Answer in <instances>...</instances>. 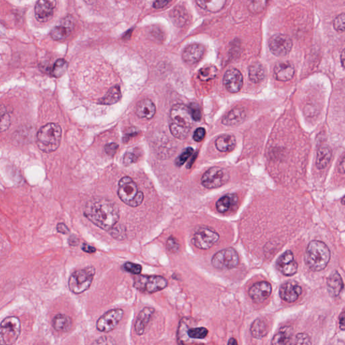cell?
<instances>
[{"label":"cell","instance_id":"6da1fadb","mask_svg":"<svg viewBox=\"0 0 345 345\" xmlns=\"http://www.w3.org/2000/svg\"><path fill=\"white\" fill-rule=\"evenodd\" d=\"M84 215L96 227L111 231L119 221V211L116 204L104 198H94L85 206Z\"/></svg>","mask_w":345,"mask_h":345},{"label":"cell","instance_id":"7a4b0ae2","mask_svg":"<svg viewBox=\"0 0 345 345\" xmlns=\"http://www.w3.org/2000/svg\"><path fill=\"white\" fill-rule=\"evenodd\" d=\"M192 126V117L188 107L176 104L170 111V129L172 135L179 140L187 137Z\"/></svg>","mask_w":345,"mask_h":345},{"label":"cell","instance_id":"3957f363","mask_svg":"<svg viewBox=\"0 0 345 345\" xmlns=\"http://www.w3.org/2000/svg\"><path fill=\"white\" fill-rule=\"evenodd\" d=\"M331 251L324 242L312 241L307 248L305 261L308 268L313 271L323 270L329 264Z\"/></svg>","mask_w":345,"mask_h":345},{"label":"cell","instance_id":"277c9868","mask_svg":"<svg viewBox=\"0 0 345 345\" xmlns=\"http://www.w3.org/2000/svg\"><path fill=\"white\" fill-rule=\"evenodd\" d=\"M62 135V130L60 125L55 123H49L41 127L38 131V147L44 153H53L60 147Z\"/></svg>","mask_w":345,"mask_h":345},{"label":"cell","instance_id":"5b68a950","mask_svg":"<svg viewBox=\"0 0 345 345\" xmlns=\"http://www.w3.org/2000/svg\"><path fill=\"white\" fill-rule=\"evenodd\" d=\"M117 194L119 199L131 207L141 205L144 200V194L137 183L130 177L121 178L119 182Z\"/></svg>","mask_w":345,"mask_h":345},{"label":"cell","instance_id":"8992f818","mask_svg":"<svg viewBox=\"0 0 345 345\" xmlns=\"http://www.w3.org/2000/svg\"><path fill=\"white\" fill-rule=\"evenodd\" d=\"M95 274V268L92 266L86 267L75 271L70 276L68 287L70 291L75 294L84 293L90 288Z\"/></svg>","mask_w":345,"mask_h":345},{"label":"cell","instance_id":"52a82bcc","mask_svg":"<svg viewBox=\"0 0 345 345\" xmlns=\"http://www.w3.org/2000/svg\"><path fill=\"white\" fill-rule=\"evenodd\" d=\"M21 331L20 320L15 316L7 317L0 324V345H12Z\"/></svg>","mask_w":345,"mask_h":345},{"label":"cell","instance_id":"ba28073f","mask_svg":"<svg viewBox=\"0 0 345 345\" xmlns=\"http://www.w3.org/2000/svg\"><path fill=\"white\" fill-rule=\"evenodd\" d=\"M168 280L161 276L137 275L134 278V287L145 293H154L168 287Z\"/></svg>","mask_w":345,"mask_h":345},{"label":"cell","instance_id":"9c48e42d","mask_svg":"<svg viewBox=\"0 0 345 345\" xmlns=\"http://www.w3.org/2000/svg\"><path fill=\"white\" fill-rule=\"evenodd\" d=\"M240 259L233 248H226L217 252L212 259V266L220 270H229L238 266Z\"/></svg>","mask_w":345,"mask_h":345},{"label":"cell","instance_id":"30bf717a","mask_svg":"<svg viewBox=\"0 0 345 345\" xmlns=\"http://www.w3.org/2000/svg\"><path fill=\"white\" fill-rule=\"evenodd\" d=\"M229 179V174L225 169L214 167L202 175V184L207 189H215L223 186Z\"/></svg>","mask_w":345,"mask_h":345},{"label":"cell","instance_id":"8fae6325","mask_svg":"<svg viewBox=\"0 0 345 345\" xmlns=\"http://www.w3.org/2000/svg\"><path fill=\"white\" fill-rule=\"evenodd\" d=\"M219 240V235L208 227H200L194 233L193 244L200 250H208Z\"/></svg>","mask_w":345,"mask_h":345},{"label":"cell","instance_id":"7c38bea8","mask_svg":"<svg viewBox=\"0 0 345 345\" xmlns=\"http://www.w3.org/2000/svg\"><path fill=\"white\" fill-rule=\"evenodd\" d=\"M121 309H113L100 316L96 322V329L101 333H109L118 325L124 316Z\"/></svg>","mask_w":345,"mask_h":345},{"label":"cell","instance_id":"4fadbf2b","mask_svg":"<svg viewBox=\"0 0 345 345\" xmlns=\"http://www.w3.org/2000/svg\"><path fill=\"white\" fill-rule=\"evenodd\" d=\"M293 41L291 38L284 34H275L269 41V48L271 53L277 57H285L291 52Z\"/></svg>","mask_w":345,"mask_h":345},{"label":"cell","instance_id":"5bb4252c","mask_svg":"<svg viewBox=\"0 0 345 345\" xmlns=\"http://www.w3.org/2000/svg\"><path fill=\"white\" fill-rule=\"evenodd\" d=\"M75 23L73 18L68 16L61 20L50 32V36L55 41H62L67 39L72 34Z\"/></svg>","mask_w":345,"mask_h":345},{"label":"cell","instance_id":"9a60e30c","mask_svg":"<svg viewBox=\"0 0 345 345\" xmlns=\"http://www.w3.org/2000/svg\"><path fill=\"white\" fill-rule=\"evenodd\" d=\"M223 84L227 90L231 93L238 92L244 85L242 74L236 68L227 70L223 77Z\"/></svg>","mask_w":345,"mask_h":345},{"label":"cell","instance_id":"2e32d148","mask_svg":"<svg viewBox=\"0 0 345 345\" xmlns=\"http://www.w3.org/2000/svg\"><path fill=\"white\" fill-rule=\"evenodd\" d=\"M276 266L282 274L288 276L296 274L298 268V264L291 251L286 252L280 256L276 263Z\"/></svg>","mask_w":345,"mask_h":345},{"label":"cell","instance_id":"e0dca14e","mask_svg":"<svg viewBox=\"0 0 345 345\" xmlns=\"http://www.w3.org/2000/svg\"><path fill=\"white\" fill-rule=\"evenodd\" d=\"M272 286L268 282H257L249 290V295L256 303H262L270 297Z\"/></svg>","mask_w":345,"mask_h":345},{"label":"cell","instance_id":"ac0fdd59","mask_svg":"<svg viewBox=\"0 0 345 345\" xmlns=\"http://www.w3.org/2000/svg\"><path fill=\"white\" fill-rule=\"evenodd\" d=\"M56 1L48 0H40L36 3L35 14L38 21L45 22L49 21L54 15Z\"/></svg>","mask_w":345,"mask_h":345},{"label":"cell","instance_id":"d6986e66","mask_svg":"<svg viewBox=\"0 0 345 345\" xmlns=\"http://www.w3.org/2000/svg\"><path fill=\"white\" fill-rule=\"evenodd\" d=\"M302 293V289L295 282H287L280 287L279 295L282 300L288 303L295 302Z\"/></svg>","mask_w":345,"mask_h":345},{"label":"cell","instance_id":"ffe728a7","mask_svg":"<svg viewBox=\"0 0 345 345\" xmlns=\"http://www.w3.org/2000/svg\"><path fill=\"white\" fill-rule=\"evenodd\" d=\"M205 53V47L200 44L188 45L183 51L182 58L185 63L189 65H194L202 60Z\"/></svg>","mask_w":345,"mask_h":345},{"label":"cell","instance_id":"44dd1931","mask_svg":"<svg viewBox=\"0 0 345 345\" xmlns=\"http://www.w3.org/2000/svg\"><path fill=\"white\" fill-rule=\"evenodd\" d=\"M295 68L290 62H281L276 64L274 69V78L278 81H289L295 75Z\"/></svg>","mask_w":345,"mask_h":345},{"label":"cell","instance_id":"7402d4cb","mask_svg":"<svg viewBox=\"0 0 345 345\" xmlns=\"http://www.w3.org/2000/svg\"><path fill=\"white\" fill-rule=\"evenodd\" d=\"M246 113L243 108H235L223 117L222 123L227 126H237L245 121Z\"/></svg>","mask_w":345,"mask_h":345},{"label":"cell","instance_id":"603a6c76","mask_svg":"<svg viewBox=\"0 0 345 345\" xmlns=\"http://www.w3.org/2000/svg\"><path fill=\"white\" fill-rule=\"evenodd\" d=\"M154 312V309L146 307L139 313L135 322V331L138 335L140 336L145 333L146 328Z\"/></svg>","mask_w":345,"mask_h":345},{"label":"cell","instance_id":"cb8c5ba5","mask_svg":"<svg viewBox=\"0 0 345 345\" xmlns=\"http://www.w3.org/2000/svg\"><path fill=\"white\" fill-rule=\"evenodd\" d=\"M293 329L290 326H285L279 329L273 337L271 345H292Z\"/></svg>","mask_w":345,"mask_h":345},{"label":"cell","instance_id":"d4e9b609","mask_svg":"<svg viewBox=\"0 0 345 345\" xmlns=\"http://www.w3.org/2000/svg\"><path fill=\"white\" fill-rule=\"evenodd\" d=\"M156 113V106L151 100H140L136 107V113L140 118L152 119Z\"/></svg>","mask_w":345,"mask_h":345},{"label":"cell","instance_id":"484cf974","mask_svg":"<svg viewBox=\"0 0 345 345\" xmlns=\"http://www.w3.org/2000/svg\"><path fill=\"white\" fill-rule=\"evenodd\" d=\"M328 291L333 297L340 295L344 288L342 278L338 272H334L327 280Z\"/></svg>","mask_w":345,"mask_h":345},{"label":"cell","instance_id":"4316f807","mask_svg":"<svg viewBox=\"0 0 345 345\" xmlns=\"http://www.w3.org/2000/svg\"><path fill=\"white\" fill-rule=\"evenodd\" d=\"M238 198L236 194H227L217 201L216 208L218 212L225 213L234 208L238 204Z\"/></svg>","mask_w":345,"mask_h":345},{"label":"cell","instance_id":"83f0119b","mask_svg":"<svg viewBox=\"0 0 345 345\" xmlns=\"http://www.w3.org/2000/svg\"><path fill=\"white\" fill-rule=\"evenodd\" d=\"M216 148L218 151L226 153L235 149L236 146V139L234 136L225 134L219 136L215 142Z\"/></svg>","mask_w":345,"mask_h":345},{"label":"cell","instance_id":"f1b7e54d","mask_svg":"<svg viewBox=\"0 0 345 345\" xmlns=\"http://www.w3.org/2000/svg\"><path fill=\"white\" fill-rule=\"evenodd\" d=\"M53 327L59 332H68L73 327V320L69 316L58 314L53 320Z\"/></svg>","mask_w":345,"mask_h":345},{"label":"cell","instance_id":"f546056e","mask_svg":"<svg viewBox=\"0 0 345 345\" xmlns=\"http://www.w3.org/2000/svg\"><path fill=\"white\" fill-rule=\"evenodd\" d=\"M332 158V151L331 148L324 146L320 148L318 151L316 166L320 170H323L329 166Z\"/></svg>","mask_w":345,"mask_h":345},{"label":"cell","instance_id":"4dcf8cb0","mask_svg":"<svg viewBox=\"0 0 345 345\" xmlns=\"http://www.w3.org/2000/svg\"><path fill=\"white\" fill-rule=\"evenodd\" d=\"M252 337L259 339L266 336L268 333V324L261 318H258L253 322L251 327Z\"/></svg>","mask_w":345,"mask_h":345},{"label":"cell","instance_id":"1f68e13d","mask_svg":"<svg viewBox=\"0 0 345 345\" xmlns=\"http://www.w3.org/2000/svg\"><path fill=\"white\" fill-rule=\"evenodd\" d=\"M120 87L115 86L109 89L107 94L99 100L100 105H110L117 103L121 99Z\"/></svg>","mask_w":345,"mask_h":345},{"label":"cell","instance_id":"d6a6232c","mask_svg":"<svg viewBox=\"0 0 345 345\" xmlns=\"http://www.w3.org/2000/svg\"><path fill=\"white\" fill-rule=\"evenodd\" d=\"M265 77L264 68L261 64L257 62L252 64L249 68V78L252 82L259 83Z\"/></svg>","mask_w":345,"mask_h":345},{"label":"cell","instance_id":"836d02e7","mask_svg":"<svg viewBox=\"0 0 345 345\" xmlns=\"http://www.w3.org/2000/svg\"><path fill=\"white\" fill-rule=\"evenodd\" d=\"M226 1L224 0H214V1H197L196 3L201 8L209 12H219L225 6Z\"/></svg>","mask_w":345,"mask_h":345},{"label":"cell","instance_id":"e575fe53","mask_svg":"<svg viewBox=\"0 0 345 345\" xmlns=\"http://www.w3.org/2000/svg\"><path fill=\"white\" fill-rule=\"evenodd\" d=\"M219 70L215 66H207L200 70L198 79L202 81H210L217 77Z\"/></svg>","mask_w":345,"mask_h":345},{"label":"cell","instance_id":"d590c367","mask_svg":"<svg viewBox=\"0 0 345 345\" xmlns=\"http://www.w3.org/2000/svg\"><path fill=\"white\" fill-rule=\"evenodd\" d=\"M68 68V62L64 59H59L53 65L50 75L55 78H60L66 73Z\"/></svg>","mask_w":345,"mask_h":345},{"label":"cell","instance_id":"8d00e7d4","mask_svg":"<svg viewBox=\"0 0 345 345\" xmlns=\"http://www.w3.org/2000/svg\"><path fill=\"white\" fill-rule=\"evenodd\" d=\"M10 124V115L7 112L6 107L3 105H0V132L6 131Z\"/></svg>","mask_w":345,"mask_h":345},{"label":"cell","instance_id":"74e56055","mask_svg":"<svg viewBox=\"0 0 345 345\" xmlns=\"http://www.w3.org/2000/svg\"><path fill=\"white\" fill-rule=\"evenodd\" d=\"M208 330L206 328H193L187 331V335L191 339H203L207 336Z\"/></svg>","mask_w":345,"mask_h":345},{"label":"cell","instance_id":"f35d334b","mask_svg":"<svg viewBox=\"0 0 345 345\" xmlns=\"http://www.w3.org/2000/svg\"><path fill=\"white\" fill-rule=\"evenodd\" d=\"M194 153V149L192 148L188 147L185 149L183 153L177 157L175 160V164L177 167H181L186 162L187 159L192 155Z\"/></svg>","mask_w":345,"mask_h":345},{"label":"cell","instance_id":"ab89813d","mask_svg":"<svg viewBox=\"0 0 345 345\" xmlns=\"http://www.w3.org/2000/svg\"><path fill=\"white\" fill-rule=\"evenodd\" d=\"M312 340L308 334L299 333L295 337L293 345H312Z\"/></svg>","mask_w":345,"mask_h":345},{"label":"cell","instance_id":"60d3db41","mask_svg":"<svg viewBox=\"0 0 345 345\" xmlns=\"http://www.w3.org/2000/svg\"><path fill=\"white\" fill-rule=\"evenodd\" d=\"M188 109L192 119L195 121H200L201 117H202V113H201L200 107L198 104L191 103L189 105Z\"/></svg>","mask_w":345,"mask_h":345},{"label":"cell","instance_id":"b9f144b4","mask_svg":"<svg viewBox=\"0 0 345 345\" xmlns=\"http://www.w3.org/2000/svg\"><path fill=\"white\" fill-rule=\"evenodd\" d=\"M345 14L343 13V14L339 15L334 20V28L339 33H343L345 31Z\"/></svg>","mask_w":345,"mask_h":345},{"label":"cell","instance_id":"7bdbcfd3","mask_svg":"<svg viewBox=\"0 0 345 345\" xmlns=\"http://www.w3.org/2000/svg\"><path fill=\"white\" fill-rule=\"evenodd\" d=\"M267 1H252L249 5V9L250 12L252 13H259L263 10L265 7L266 6Z\"/></svg>","mask_w":345,"mask_h":345},{"label":"cell","instance_id":"ee69618b","mask_svg":"<svg viewBox=\"0 0 345 345\" xmlns=\"http://www.w3.org/2000/svg\"><path fill=\"white\" fill-rule=\"evenodd\" d=\"M123 268L127 272L132 273V274H140L142 272V266L140 264H137V263H134L132 262H127L124 263V266H123Z\"/></svg>","mask_w":345,"mask_h":345},{"label":"cell","instance_id":"f6af8a7d","mask_svg":"<svg viewBox=\"0 0 345 345\" xmlns=\"http://www.w3.org/2000/svg\"><path fill=\"white\" fill-rule=\"evenodd\" d=\"M167 248L169 251L172 252V253H176L179 251L180 245L177 239L172 236L169 238L168 242H167Z\"/></svg>","mask_w":345,"mask_h":345},{"label":"cell","instance_id":"bcb514c9","mask_svg":"<svg viewBox=\"0 0 345 345\" xmlns=\"http://www.w3.org/2000/svg\"><path fill=\"white\" fill-rule=\"evenodd\" d=\"M91 345H115L114 339L110 337H100Z\"/></svg>","mask_w":345,"mask_h":345},{"label":"cell","instance_id":"7dc6e473","mask_svg":"<svg viewBox=\"0 0 345 345\" xmlns=\"http://www.w3.org/2000/svg\"><path fill=\"white\" fill-rule=\"evenodd\" d=\"M205 130L203 128H199L195 131L193 138L197 143H200V142L204 140V137H205Z\"/></svg>","mask_w":345,"mask_h":345},{"label":"cell","instance_id":"c3c4849f","mask_svg":"<svg viewBox=\"0 0 345 345\" xmlns=\"http://www.w3.org/2000/svg\"><path fill=\"white\" fill-rule=\"evenodd\" d=\"M118 149V145L115 143L108 144L105 147V151L108 155L113 156Z\"/></svg>","mask_w":345,"mask_h":345},{"label":"cell","instance_id":"681fc988","mask_svg":"<svg viewBox=\"0 0 345 345\" xmlns=\"http://www.w3.org/2000/svg\"><path fill=\"white\" fill-rule=\"evenodd\" d=\"M137 160V157L136 155L132 153H127L126 155H124V164L125 165H130L133 164V163L136 162Z\"/></svg>","mask_w":345,"mask_h":345},{"label":"cell","instance_id":"f907efd6","mask_svg":"<svg viewBox=\"0 0 345 345\" xmlns=\"http://www.w3.org/2000/svg\"><path fill=\"white\" fill-rule=\"evenodd\" d=\"M169 3H170V1H166V0H159V1H155L154 3H153V7L155 9L163 8V7L166 6Z\"/></svg>","mask_w":345,"mask_h":345},{"label":"cell","instance_id":"816d5d0a","mask_svg":"<svg viewBox=\"0 0 345 345\" xmlns=\"http://www.w3.org/2000/svg\"><path fill=\"white\" fill-rule=\"evenodd\" d=\"M57 230H58V232L63 233V234H68V233H70L69 229L64 223H59L58 226H57Z\"/></svg>","mask_w":345,"mask_h":345},{"label":"cell","instance_id":"f5cc1de1","mask_svg":"<svg viewBox=\"0 0 345 345\" xmlns=\"http://www.w3.org/2000/svg\"><path fill=\"white\" fill-rule=\"evenodd\" d=\"M82 250H83V251L86 252V253L88 254L94 253V252H96L95 248L92 247V246L88 245V244H83Z\"/></svg>","mask_w":345,"mask_h":345},{"label":"cell","instance_id":"db71d44e","mask_svg":"<svg viewBox=\"0 0 345 345\" xmlns=\"http://www.w3.org/2000/svg\"><path fill=\"white\" fill-rule=\"evenodd\" d=\"M345 312L344 311H343L340 316H339V327H340V329L342 330V331H344L345 330Z\"/></svg>","mask_w":345,"mask_h":345},{"label":"cell","instance_id":"11a10c76","mask_svg":"<svg viewBox=\"0 0 345 345\" xmlns=\"http://www.w3.org/2000/svg\"><path fill=\"white\" fill-rule=\"evenodd\" d=\"M228 345H238V343L237 342L236 339L231 338L229 339Z\"/></svg>","mask_w":345,"mask_h":345},{"label":"cell","instance_id":"9f6ffc18","mask_svg":"<svg viewBox=\"0 0 345 345\" xmlns=\"http://www.w3.org/2000/svg\"><path fill=\"white\" fill-rule=\"evenodd\" d=\"M341 63H342V66L343 68H344L345 66V50L343 49V52H342V54H341Z\"/></svg>","mask_w":345,"mask_h":345}]
</instances>
